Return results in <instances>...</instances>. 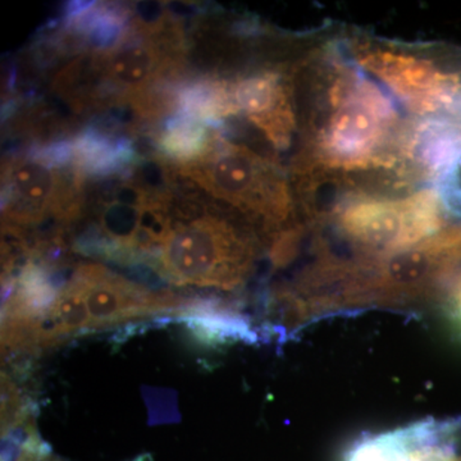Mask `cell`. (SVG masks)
<instances>
[{
  "label": "cell",
  "mask_w": 461,
  "mask_h": 461,
  "mask_svg": "<svg viewBox=\"0 0 461 461\" xmlns=\"http://www.w3.org/2000/svg\"><path fill=\"white\" fill-rule=\"evenodd\" d=\"M303 107L293 178L368 193L420 189L409 145L414 120L351 59L341 41L309 51L297 67Z\"/></svg>",
  "instance_id": "cell-1"
},
{
  "label": "cell",
  "mask_w": 461,
  "mask_h": 461,
  "mask_svg": "<svg viewBox=\"0 0 461 461\" xmlns=\"http://www.w3.org/2000/svg\"><path fill=\"white\" fill-rule=\"evenodd\" d=\"M345 50L411 120L461 129V48L353 33Z\"/></svg>",
  "instance_id": "cell-2"
},
{
  "label": "cell",
  "mask_w": 461,
  "mask_h": 461,
  "mask_svg": "<svg viewBox=\"0 0 461 461\" xmlns=\"http://www.w3.org/2000/svg\"><path fill=\"white\" fill-rule=\"evenodd\" d=\"M200 303L202 300L150 291L99 264H83L65 286L57 291L39 330V348L47 350L78 333L154 315L189 318Z\"/></svg>",
  "instance_id": "cell-3"
},
{
  "label": "cell",
  "mask_w": 461,
  "mask_h": 461,
  "mask_svg": "<svg viewBox=\"0 0 461 461\" xmlns=\"http://www.w3.org/2000/svg\"><path fill=\"white\" fill-rule=\"evenodd\" d=\"M180 169L209 195L276 233V240L295 230H284L294 220L295 194L277 160L217 133L202 157L180 165Z\"/></svg>",
  "instance_id": "cell-4"
},
{
  "label": "cell",
  "mask_w": 461,
  "mask_h": 461,
  "mask_svg": "<svg viewBox=\"0 0 461 461\" xmlns=\"http://www.w3.org/2000/svg\"><path fill=\"white\" fill-rule=\"evenodd\" d=\"M254 236L214 214L176 221L158 250L157 269L178 286L233 290L250 276Z\"/></svg>",
  "instance_id": "cell-5"
},
{
  "label": "cell",
  "mask_w": 461,
  "mask_h": 461,
  "mask_svg": "<svg viewBox=\"0 0 461 461\" xmlns=\"http://www.w3.org/2000/svg\"><path fill=\"white\" fill-rule=\"evenodd\" d=\"M77 177H67L47 157L14 158L3 171V217L16 232L56 217L71 221L80 211Z\"/></svg>",
  "instance_id": "cell-6"
},
{
  "label": "cell",
  "mask_w": 461,
  "mask_h": 461,
  "mask_svg": "<svg viewBox=\"0 0 461 461\" xmlns=\"http://www.w3.org/2000/svg\"><path fill=\"white\" fill-rule=\"evenodd\" d=\"M297 66L290 71L262 69L229 81L235 115L241 114L277 150H286L299 131L295 86Z\"/></svg>",
  "instance_id": "cell-7"
},
{
  "label": "cell",
  "mask_w": 461,
  "mask_h": 461,
  "mask_svg": "<svg viewBox=\"0 0 461 461\" xmlns=\"http://www.w3.org/2000/svg\"><path fill=\"white\" fill-rule=\"evenodd\" d=\"M346 461H461V417L418 421L366 437Z\"/></svg>",
  "instance_id": "cell-8"
},
{
  "label": "cell",
  "mask_w": 461,
  "mask_h": 461,
  "mask_svg": "<svg viewBox=\"0 0 461 461\" xmlns=\"http://www.w3.org/2000/svg\"><path fill=\"white\" fill-rule=\"evenodd\" d=\"M153 39H123L99 58L103 78L129 98H142L166 67Z\"/></svg>",
  "instance_id": "cell-9"
},
{
  "label": "cell",
  "mask_w": 461,
  "mask_h": 461,
  "mask_svg": "<svg viewBox=\"0 0 461 461\" xmlns=\"http://www.w3.org/2000/svg\"><path fill=\"white\" fill-rule=\"evenodd\" d=\"M215 136L217 133L211 132L204 122L186 115L169 124L160 139V147L173 159L186 165L202 157L211 148Z\"/></svg>",
  "instance_id": "cell-10"
},
{
  "label": "cell",
  "mask_w": 461,
  "mask_h": 461,
  "mask_svg": "<svg viewBox=\"0 0 461 461\" xmlns=\"http://www.w3.org/2000/svg\"><path fill=\"white\" fill-rule=\"evenodd\" d=\"M2 430L3 436L23 426L26 421L25 403L18 393L14 379L7 373L2 375Z\"/></svg>",
  "instance_id": "cell-11"
},
{
  "label": "cell",
  "mask_w": 461,
  "mask_h": 461,
  "mask_svg": "<svg viewBox=\"0 0 461 461\" xmlns=\"http://www.w3.org/2000/svg\"><path fill=\"white\" fill-rule=\"evenodd\" d=\"M446 212L461 218V156L453 168L436 185Z\"/></svg>",
  "instance_id": "cell-12"
}]
</instances>
